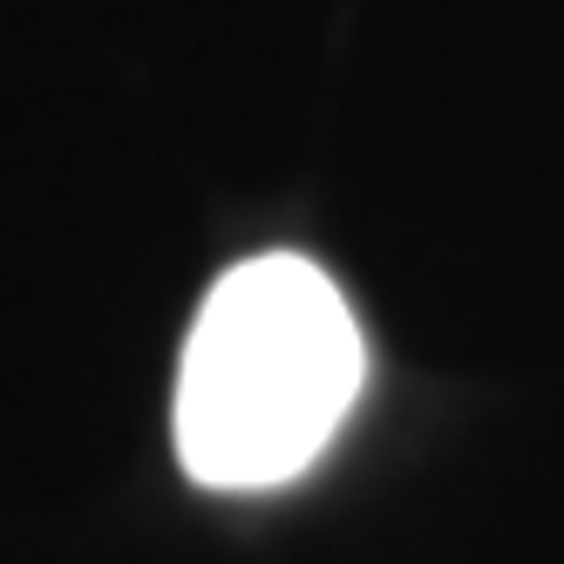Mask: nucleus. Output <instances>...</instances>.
I'll return each instance as SVG.
<instances>
[{
	"label": "nucleus",
	"instance_id": "f257e3e1",
	"mask_svg": "<svg viewBox=\"0 0 564 564\" xmlns=\"http://www.w3.org/2000/svg\"><path fill=\"white\" fill-rule=\"evenodd\" d=\"M354 306L313 259L231 265L197 306L177 368V463L205 490H272L313 469L360 394Z\"/></svg>",
	"mask_w": 564,
	"mask_h": 564
}]
</instances>
